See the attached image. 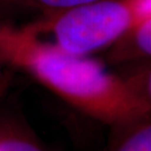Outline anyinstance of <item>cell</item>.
<instances>
[{"instance_id":"6da1fadb","label":"cell","mask_w":151,"mask_h":151,"mask_svg":"<svg viewBox=\"0 0 151 151\" xmlns=\"http://www.w3.org/2000/svg\"><path fill=\"white\" fill-rule=\"evenodd\" d=\"M0 64L35 78L60 99L112 128L151 114L98 57L68 53L23 26L0 22Z\"/></svg>"},{"instance_id":"7a4b0ae2","label":"cell","mask_w":151,"mask_h":151,"mask_svg":"<svg viewBox=\"0 0 151 151\" xmlns=\"http://www.w3.org/2000/svg\"><path fill=\"white\" fill-rule=\"evenodd\" d=\"M151 19V0H91L23 27L68 53L96 57L132 27Z\"/></svg>"},{"instance_id":"3957f363","label":"cell","mask_w":151,"mask_h":151,"mask_svg":"<svg viewBox=\"0 0 151 151\" xmlns=\"http://www.w3.org/2000/svg\"><path fill=\"white\" fill-rule=\"evenodd\" d=\"M100 55L108 68L151 59V19L126 31Z\"/></svg>"},{"instance_id":"277c9868","label":"cell","mask_w":151,"mask_h":151,"mask_svg":"<svg viewBox=\"0 0 151 151\" xmlns=\"http://www.w3.org/2000/svg\"><path fill=\"white\" fill-rule=\"evenodd\" d=\"M88 1L91 0H0V22L32 21Z\"/></svg>"},{"instance_id":"5b68a950","label":"cell","mask_w":151,"mask_h":151,"mask_svg":"<svg viewBox=\"0 0 151 151\" xmlns=\"http://www.w3.org/2000/svg\"><path fill=\"white\" fill-rule=\"evenodd\" d=\"M110 129L103 151H151V114Z\"/></svg>"},{"instance_id":"8992f818","label":"cell","mask_w":151,"mask_h":151,"mask_svg":"<svg viewBox=\"0 0 151 151\" xmlns=\"http://www.w3.org/2000/svg\"><path fill=\"white\" fill-rule=\"evenodd\" d=\"M113 71L129 91L151 105V59L115 67Z\"/></svg>"},{"instance_id":"52a82bcc","label":"cell","mask_w":151,"mask_h":151,"mask_svg":"<svg viewBox=\"0 0 151 151\" xmlns=\"http://www.w3.org/2000/svg\"><path fill=\"white\" fill-rule=\"evenodd\" d=\"M0 151H47L22 125L0 124Z\"/></svg>"}]
</instances>
